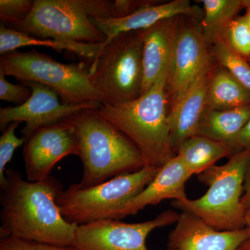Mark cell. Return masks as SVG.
<instances>
[{"label":"cell","mask_w":250,"mask_h":250,"mask_svg":"<svg viewBox=\"0 0 250 250\" xmlns=\"http://www.w3.org/2000/svg\"><path fill=\"white\" fill-rule=\"evenodd\" d=\"M0 188L1 238L12 236L73 246L77 226L63 218L56 201L63 190L60 181L49 176L44 180L29 182L10 167Z\"/></svg>","instance_id":"6da1fadb"},{"label":"cell","mask_w":250,"mask_h":250,"mask_svg":"<svg viewBox=\"0 0 250 250\" xmlns=\"http://www.w3.org/2000/svg\"><path fill=\"white\" fill-rule=\"evenodd\" d=\"M63 121L73 126L80 145L83 171L77 187H95L149 166L134 143L104 118L98 108H85Z\"/></svg>","instance_id":"7a4b0ae2"},{"label":"cell","mask_w":250,"mask_h":250,"mask_svg":"<svg viewBox=\"0 0 250 250\" xmlns=\"http://www.w3.org/2000/svg\"><path fill=\"white\" fill-rule=\"evenodd\" d=\"M168 70L139 98L116 105L103 104L99 113L139 149L147 165L161 167L176 156L170 139Z\"/></svg>","instance_id":"3957f363"},{"label":"cell","mask_w":250,"mask_h":250,"mask_svg":"<svg viewBox=\"0 0 250 250\" xmlns=\"http://www.w3.org/2000/svg\"><path fill=\"white\" fill-rule=\"evenodd\" d=\"M250 162V147L233 154L226 164L214 165L198 174L208 187L195 200L172 202L174 208L198 217L219 231L246 228V214L241 204L245 175Z\"/></svg>","instance_id":"277c9868"},{"label":"cell","mask_w":250,"mask_h":250,"mask_svg":"<svg viewBox=\"0 0 250 250\" xmlns=\"http://www.w3.org/2000/svg\"><path fill=\"white\" fill-rule=\"evenodd\" d=\"M92 18H115L113 1L34 0L27 19L11 29L60 42L103 44L106 36L94 24Z\"/></svg>","instance_id":"5b68a950"},{"label":"cell","mask_w":250,"mask_h":250,"mask_svg":"<svg viewBox=\"0 0 250 250\" xmlns=\"http://www.w3.org/2000/svg\"><path fill=\"white\" fill-rule=\"evenodd\" d=\"M147 31L122 33L102 45L89 70L90 80L103 104L127 103L142 95V49Z\"/></svg>","instance_id":"8992f818"},{"label":"cell","mask_w":250,"mask_h":250,"mask_svg":"<svg viewBox=\"0 0 250 250\" xmlns=\"http://www.w3.org/2000/svg\"><path fill=\"white\" fill-rule=\"evenodd\" d=\"M159 169L146 166L138 172L85 188L72 184L59 194L56 200L57 206L63 218L76 226L100 220H117L125 204L147 187Z\"/></svg>","instance_id":"52a82bcc"},{"label":"cell","mask_w":250,"mask_h":250,"mask_svg":"<svg viewBox=\"0 0 250 250\" xmlns=\"http://www.w3.org/2000/svg\"><path fill=\"white\" fill-rule=\"evenodd\" d=\"M90 67L83 62L65 64L36 49L4 54L0 58V73L21 82H35L55 90L62 103L103 104L90 76Z\"/></svg>","instance_id":"ba28073f"},{"label":"cell","mask_w":250,"mask_h":250,"mask_svg":"<svg viewBox=\"0 0 250 250\" xmlns=\"http://www.w3.org/2000/svg\"><path fill=\"white\" fill-rule=\"evenodd\" d=\"M179 215L175 210L168 209L143 223L110 219L79 225L73 247L77 250H149L146 242L149 233L177 223Z\"/></svg>","instance_id":"9c48e42d"},{"label":"cell","mask_w":250,"mask_h":250,"mask_svg":"<svg viewBox=\"0 0 250 250\" xmlns=\"http://www.w3.org/2000/svg\"><path fill=\"white\" fill-rule=\"evenodd\" d=\"M31 90V96L20 106L0 108V129L4 131L13 122L24 123L21 130L26 141L36 130L66 119L85 108L100 107L102 103L91 102L82 104L62 103L59 94L47 85L35 82H23Z\"/></svg>","instance_id":"30bf717a"},{"label":"cell","mask_w":250,"mask_h":250,"mask_svg":"<svg viewBox=\"0 0 250 250\" xmlns=\"http://www.w3.org/2000/svg\"><path fill=\"white\" fill-rule=\"evenodd\" d=\"M80 154L75 129L65 121L36 130L24 143L23 159L29 182L48 178L57 163L65 156Z\"/></svg>","instance_id":"8fae6325"},{"label":"cell","mask_w":250,"mask_h":250,"mask_svg":"<svg viewBox=\"0 0 250 250\" xmlns=\"http://www.w3.org/2000/svg\"><path fill=\"white\" fill-rule=\"evenodd\" d=\"M206 42L205 36L197 27L189 25L177 29L167 76L171 107L210 67Z\"/></svg>","instance_id":"7c38bea8"},{"label":"cell","mask_w":250,"mask_h":250,"mask_svg":"<svg viewBox=\"0 0 250 250\" xmlns=\"http://www.w3.org/2000/svg\"><path fill=\"white\" fill-rule=\"evenodd\" d=\"M250 238V229L219 231L195 215L179 213L167 240V250H238Z\"/></svg>","instance_id":"4fadbf2b"},{"label":"cell","mask_w":250,"mask_h":250,"mask_svg":"<svg viewBox=\"0 0 250 250\" xmlns=\"http://www.w3.org/2000/svg\"><path fill=\"white\" fill-rule=\"evenodd\" d=\"M191 176L178 156H174L160 167L144 190L125 204L118 213L117 220L136 214L147 206L156 205L164 200H185L188 198L186 184Z\"/></svg>","instance_id":"5bb4252c"},{"label":"cell","mask_w":250,"mask_h":250,"mask_svg":"<svg viewBox=\"0 0 250 250\" xmlns=\"http://www.w3.org/2000/svg\"><path fill=\"white\" fill-rule=\"evenodd\" d=\"M210 67L205 70L170 108V139L174 152L186 140L197 135L206 108L211 77Z\"/></svg>","instance_id":"9a60e30c"},{"label":"cell","mask_w":250,"mask_h":250,"mask_svg":"<svg viewBox=\"0 0 250 250\" xmlns=\"http://www.w3.org/2000/svg\"><path fill=\"white\" fill-rule=\"evenodd\" d=\"M195 9L188 0H174L168 3L154 5L147 4L121 18H93L95 26L106 36V45L122 33L145 30L157 23L180 15L193 16Z\"/></svg>","instance_id":"2e32d148"},{"label":"cell","mask_w":250,"mask_h":250,"mask_svg":"<svg viewBox=\"0 0 250 250\" xmlns=\"http://www.w3.org/2000/svg\"><path fill=\"white\" fill-rule=\"evenodd\" d=\"M177 29L175 18L164 20L147 29L142 49V94L168 70Z\"/></svg>","instance_id":"e0dca14e"},{"label":"cell","mask_w":250,"mask_h":250,"mask_svg":"<svg viewBox=\"0 0 250 250\" xmlns=\"http://www.w3.org/2000/svg\"><path fill=\"white\" fill-rule=\"evenodd\" d=\"M250 118V105L228 110L207 108L199 125L197 135L225 143L233 149L238 135Z\"/></svg>","instance_id":"ac0fdd59"},{"label":"cell","mask_w":250,"mask_h":250,"mask_svg":"<svg viewBox=\"0 0 250 250\" xmlns=\"http://www.w3.org/2000/svg\"><path fill=\"white\" fill-rule=\"evenodd\" d=\"M231 146L205 136L195 135L181 144L176 156L189 172L200 174L214 166L224 157H231L235 154Z\"/></svg>","instance_id":"d6986e66"},{"label":"cell","mask_w":250,"mask_h":250,"mask_svg":"<svg viewBox=\"0 0 250 250\" xmlns=\"http://www.w3.org/2000/svg\"><path fill=\"white\" fill-rule=\"evenodd\" d=\"M103 44H83L64 42L52 39H41L28 35L1 24L0 27V54L15 52L22 47L44 46L57 51L68 50L83 58L93 62L102 48Z\"/></svg>","instance_id":"ffe728a7"},{"label":"cell","mask_w":250,"mask_h":250,"mask_svg":"<svg viewBox=\"0 0 250 250\" xmlns=\"http://www.w3.org/2000/svg\"><path fill=\"white\" fill-rule=\"evenodd\" d=\"M250 105V91L222 67L211 75L207 108L228 110Z\"/></svg>","instance_id":"44dd1931"},{"label":"cell","mask_w":250,"mask_h":250,"mask_svg":"<svg viewBox=\"0 0 250 250\" xmlns=\"http://www.w3.org/2000/svg\"><path fill=\"white\" fill-rule=\"evenodd\" d=\"M207 37L211 41L212 53L222 67L250 91V65L244 57L234 52L215 31Z\"/></svg>","instance_id":"7402d4cb"},{"label":"cell","mask_w":250,"mask_h":250,"mask_svg":"<svg viewBox=\"0 0 250 250\" xmlns=\"http://www.w3.org/2000/svg\"><path fill=\"white\" fill-rule=\"evenodd\" d=\"M205 10L202 26L208 34L234 19L243 5L242 0H202Z\"/></svg>","instance_id":"603a6c76"},{"label":"cell","mask_w":250,"mask_h":250,"mask_svg":"<svg viewBox=\"0 0 250 250\" xmlns=\"http://www.w3.org/2000/svg\"><path fill=\"white\" fill-rule=\"evenodd\" d=\"M215 31L236 53L250 57V29L244 16L231 20Z\"/></svg>","instance_id":"cb8c5ba5"},{"label":"cell","mask_w":250,"mask_h":250,"mask_svg":"<svg viewBox=\"0 0 250 250\" xmlns=\"http://www.w3.org/2000/svg\"><path fill=\"white\" fill-rule=\"evenodd\" d=\"M21 122H13L8 125L0 136V187L6 181V166L11 162L15 151L25 143L23 138H18L16 130Z\"/></svg>","instance_id":"d4e9b609"},{"label":"cell","mask_w":250,"mask_h":250,"mask_svg":"<svg viewBox=\"0 0 250 250\" xmlns=\"http://www.w3.org/2000/svg\"><path fill=\"white\" fill-rule=\"evenodd\" d=\"M32 0H1L0 19L4 25L12 28L27 19L34 6Z\"/></svg>","instance_id":"484cf974"},{"label":"cell","mask_w":250,"mask_h":250,"mask_svg":"<svg viewBox=\"0 0 250 250\" xmlns=\"http://www.w3.org/2000/svg\"><path fill=\"white\" fill-rule=\"evenodd\" d=\"M0 250H77L73 246H62L42 242L6 237L0 239Z\"/></svg>","instance_id":"4316f807"},{"label":"cell","mask_w":250,"mask_h":250,"mask_svg":"<svg viewBox=\"0 0 250 250\" xmlns=\"http://www.w3.org/2000/svg\"><path fill=\"white\" fill-rule=\"evenodd\" d=\"M31 94V90L27 86L11 83L4 75L0 73V100L20 106L29 100Z\"/></svg>","instance_id":"83f0119b"},{"label":"cell","mask_w":250,"mask_h":250,"mask_svg":"<svg viewBox=\"0 0 250 250\" xmlns=\"http://www.w3.org/2000/svg\"><path fill=\"white\" fill-rule=\"evenodd\" d=\"M250 147V118L237 138L233 149L235 152Z\"/></svg>","instance_id":"f1b7e54d"},{"label":"cell","mask_w":250,"mask_h":250,"mask_svg":"<svg viewBox=\"0 0 250 250\" xmlns=\"http://www.w3.org/2000/svg\"><path fill=\"white\" fill-rule=\"evenodd\" d=\"M241 204L243 205V209L246 212V214L249 213L250 212V162L247 167L246 175H245Z\"/></svg>","instance_id":"f546056e"},{"label":"cell","mask_w":250,"mask_h":250,"mask_svg":"<svg viewBox=\"0 0 250 250\" xmlns=\"http://www.w3.org/2000/svg\"><path fill=\"white\" fill-rule=\"evenodd\" d=\"M238 250H250V238L242 244Z\"/></svg>","instance_id":"4dcf8cb0"},{"label":"cell","mask_w":250,"mask_h":250,"mask_svg":"<svg viewBox=\"0 0 250 250\" xmlns=\"http://www.w3.org/2000/svg\"><path fill=\"white\" fill-rule=\"evenodd\" d=\"M247 11L246 14L245 15V17H246V19L247 21V22H248V26H249L250 29V6H246Z\"/></svg>","instance_id":"1f68e13d"},{"label":"cell","mask_w":250,"mask_h":250,"mask_svg":"<svg viewBox=\"0 0 250 250\" xmlns=\"http://www.w3.org/2000/svg\"><path fill=\"white\" fill-rule=\"evenodd\" d=\"M246 227L250 229V212L246 215Z\"/></svg>","instance_id":"d6a6232c"},{"label":"cell","mask_w":250,"mask_h":250,"mask_svg":"<svg viewBox=\"0 0 250 250\" xmlns=\"http://www.w3.org/2000/svg\"><path fill=\"white\" fill-rule=\"evenodd\" d=\"M243 2L245 7L250 6V0H243Z\"/></svg>","instance_id":"836d02e7"}]
</instances>
